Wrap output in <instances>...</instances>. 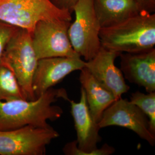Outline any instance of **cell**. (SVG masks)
Instances as JSON below:
<instances>
[{
  "instance_id": "obj_15",
  "label": "cell",
  "mask_w": 155,
  "mask_h": 155,
  "mask_svg": "<svg viewBox=\"0 0 155 155\" xmlns=\"http://www.w3.org/2000/svg\"><path fill=\"white\" fill-rule=\"evenodd\" d=\"M26 100L11 68L0 59V100Z\"/></svg>"
},
{
  "instance_id": "obj_17",
  "label": "cell",
  "mask_w": 155,
  "mask_h": 155,
  "mask_svg": "<svg viewBox=\"0 0 155 155\" xmlns=\"http://www.w3.org/2000/svg\"><path fill=\"white\" fill-rule=\"evenodd\" d=\"M17 27L0 21V59Z\"/></svg>"
},
{
  "instance_id": "obj_8",
  "label": "cell",
  "mask_w": 155,
  "mask_h": 155,
  "mask_svg": "<svg viewBox=\"0 0 155 155\" xmlns=\"http://www.w3.org/2000/svg\"><path fill=\"white\" fill-rule=\"evenodd\" d=\"M70 24L71 21L61 20H42L37 23L31 38L38 59L79 56L69 39L68 29Z\"/></svg>"
},
{
  "instance_id": "obj_11",
  "label": "cell",
  "mask_w": 155,
  "mask_h": 155,
  "mask_svg": "<svg viewBox=\"0 0 155 155\" xmlns=\"http://www.w3.org/2000/svg\"><path fill=\"white\" fill-rule=\"evenodd\" d=\"M120 54L101 47L97 54L84 63V67L100 83L110 91L116 100L121 98L130 89L122 71L114 64Z\"/></svg>"
},
{
  "instance_id": "obj_5",
  "label": "cell",
  "mask_w": 155,
  "mask_h": 155,
  "mask_svg": "<svg viewBox=\"0 0 155 155\" xmlns=\"http://www.w3.org/2000/svg\"><path fill=\"white\" fill-rule=\"evenodd\" d=\"M1 59L15 73L25 99L35 100L32 81L39 59L33 48L31 33L26 29L17 28Z\"/></svg>"
},
{
  "instance_id": "obj_9",
  "label": "cell",
  "mask_w": 155,
  "mask_h": 155,
  "mask_svg": "<svg viewBox=\"0 0 155 155\" xmlns=\"http://www.w3.org/2000/svg\"><path fill=\"white\" fill-rule=\"evenodd\" d=\"M100 127L116 126L128 129L151 146L155 144V134L151 132L149 120L138 106L121 98L115 101L104 112Z\"/></svg>"
},
{
  "instance_id": "obj_7",
  "label": "cell",
  "mask_w": 155,
  "mask_h": 155,
  "mask_svg": "<svg viewBox=\"0 0 155 155\" xmlns=\"http://www.w3.org/2000/svg\"><path fill=\"white\" fill-rule=\"evenodd\" d=\"M59 136L52 127L0 130V155H44L47 146Z\"/></svg>"
},
{
  "instance_id": "obj_12",
  "label": "cell",
  "mask_w": 155,
  "mask_h": 155,
  "mask_svg": "<svg viewBox=\"0 0 155 155\" xmlns=\"http://www.w3.org/2000/svg\"><path fill=\"white\" fill-rule=\"evenodd\" d=\"M120 66L124 78L143 87L147 93L155 91V49L140 53H121Z\"/></svg>"
},
{
  "instance_id": "obj_4",
  "label": "cell",
  "mask_w": 155,
  "mask_h": 155,
  "mask_svg": "<svg viewBox=\"0 0 155 155\" xmlns=\"http://www.w3.org/2000/svg\"><path fill=\"white\" fill-rule=\"evenodd\" d=\"M71 13L51 0H0V21L32 33L38 22L47 20L71 21Z\"/></svg>"
},
{
  "instance_id": "obj_13",
  "label": "cell",
  "mask_w": 155,
  "mask_h": 155,
  "mask_svg": "<svg viewBox=\"0 0 155 155\" xmlns=\"http://www.w3.org/2000/svg\"><path fill=\"white\" fill-rule=\"evenodd\" d=\"M79 81L85 91L90 112L94 120L99 123L104 112L116 101V98L86 67L80 70Z\"/></svg>"
},
{
  "instance_id": "obj_2",
  "label": "cell",
  "mask_w": 155,
  "mask_h": 155,
  "mask_svg": "<svg viewBox=\"0 0 155 155\" xmlns=\"http://www.w3.org/2000/svg\"><path fill=\"white\" fill-rule=\"evenodd\" d=\"M101 47L118 53H140L155 48V15L145 11L115 25L102 27Z\"/></svg>"
},
{
  "instance_id": "obj_14",
  "label": "cell",
  "mask_w": 155,
  "mask_h": 155,
  "mask_svg": "<svg viewBox=\"0 0 155 155\" xmlns=\"http://www.w3.org/2000/svg\"><path fill=\"white\" fill-rule=\"evenodd\" d=\"M102 27L122 22L141 11L135 0H93Z\"/></svg>"
},
{
  "instance_id": "obj_19",
  "label": "cell",
  "mask_w": 155,
  "mask_h": 155,
  "mask_svg": "<svg viewBox=\"0 0 155 155\" xmlns=\"http://www.w3.org/2000/svg\"><path fill=\"white\" fill-rule=\"evenodd\" d=\"M141 11L152 13L155 11V0H135Z\"/></svg>"
},
{
  "instance_id": "obj_6",
  "label": "cell",
  "mask_w": 155,
  "mask_h": 155,
  "mask_svg": "<svg viewBox=\"0 0 155 155\" xmlns=\"http://www.w3.org/2000/svg\"><path fill=\"white\" fill-rule=\"evenodd\" d=\"M73 12L75 18L68 29L69 39L75 51L85 61H88L101 48V26L95 11L93 0H78Z\"/></svg>"
},
{
  "instance_id": "obj_16",
  "label": "cell",
  "mask_w": 155,
  "mask_h": 155,
  "mask_svg": "<svg viewBox=\"0 0 155 155\" xmlns=\"http://www.w3.org/2000/svg\"><path fill=\"white\" fill-rule=\"evenodd\" d=\"M130 101L138 106L148 117L150 130L155 134V91L147 94L136 91L131 94Z\"/></svg>"
},
{
  "instance_id": "obj_18",
  "label": "cell",
  "mask_w": 155,
  "mask_h": 155,
  "mask_svg": "<svg viewBox=\"0 0 155 155\" xmlns=\"http://www.w3.org/2000/svg\"><path fill=\"white\" fill-rule=\"evenodd\" d=\"M53 4L62 10L67 11L70 13L73 12L74 6L78 0H51Z\"/></svg>"
},
{
  "instance_id": "obj_10",
  "label": "cell",
  "mask_w": 155,
  "mask_h": 155,
  "mask_svg": "<svg viewBox=\"0 0 155 155\" xmlns=\"http://www.w3.org/2000/svg\"><path fill=\"white\" fill-rule=\"evenodd\" d=\"M84 63L79 56L39 59L32 81L36 98L61 82L71 72L81 70L84 67Z\"/></svg>"
},
{
  "instance_id": "obj_3",
  "label": "cell",
  "mask_w": 155,
  "mask_h": 155,
  "mask_svg": "<svg viewBox=\"0 0 155 155\" xmlns=\"http://www.w3.org/2000/svg\"><path fill=\"white\" fill-rule=\"evenodd\" d=\"M71 114L76 130L77 140L69 142L64 146L63 152L66 155H110L116 150L108 144H104L98 148L101 141L100 127L91 116L86 101V93L81 87V97L76 102L70 100Z\"/></svg>"
},
{
  "instance_id": "obj_1",
  "label": "cell",
  "mask_w": 155,
  "mask_h": 155,
  "mask_svg": "<svg viewBox=\"0 0 155 155\" xmlns=\"http://www.w3.org/2000/svg\"><path fill=\"white\" fill-rule=\"evenodd\" d=\"M59 99L70 100L66 89L51 88L32 101L0 100V130H12L25 126L51 127L48 121L57 120L63 113L61 107L53 105Z\"/></svg>"
}]
</instances>
